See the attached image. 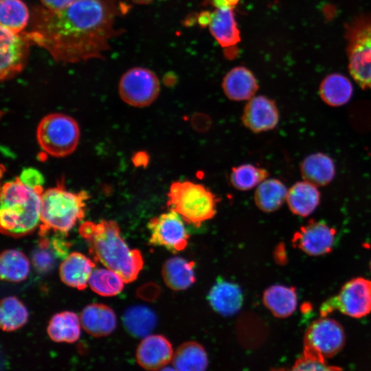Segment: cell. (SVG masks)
<instances>
[{"mask_svg": "<svg viewBox=\"0 0 371 371\" xmlns=\"http://www.w3.org/2000/svg\"><path fill=\"white\" fill-rule=\"evenodd\" d=\"M128 8L120 0H74L56 11L36 5L25 32L32 44L47 50L58 63L104 58L111 39L121 32L115 27L116 19Z\"/></svg>", "mask_w": 371, "mask_h": 371, "instance_id": "cell-1", "label": "cell"}, {"mask_svg": "<svg viewBox=\"0 0 371 371\" xmlns=\"http://www.w3.org/2000/svg\"><path fill=\"white\" fill-rule=\"evenodd\" d=\"M78 230L94 260L118 273L126 283L137 278L144 266L143 257L138 249L128 246L115 222L85 221Z\"/></svg>", "mask_w": 371, "mask_h": 371, "instance_id": "cell-2", "label": "cell"}, {"mask_svg": "<svg viewBox=\"0 0 371 371\" xmlns=\"http://www.w3.org/2000/svg\"><path fill=\"white\" fill-rule=\"evenodd\" d=\"M42 186L31 187L19 177L5 182L1 190L0 223L3 234L25 236L40 224Z\"/></svg>", "mask_w": 371, "mask_h": 371, "instance_id": "cell-3", "label": "cell"}, {"mask_svg": "<svg viewBox=\"0 0 371 371\" xmlns=\"http://www.w3.org/2000/svg\"><path fill=\"white\" fill-rule=\"evenodd\" d=\"M89 193L85 190L75 192L65 186L61 179L54 187L43 191L41 196L39 235L50 232L65 235L85 215Z\"/></svg>", "mask_w": 371, "mask_h": 371, "instance_id": "cell-4", "label": "cell"}, {"mask_svg": "<svg viewBox=\"0 0 371 371\" xmlns=\"http://www.w3.org/2000/svg\"><path fill=\"white\" fill-rule=\"evenodd\" d=\"M167 205L179 214L184 221L199 227L216 213L218 199L200 183L177 181L170 186Z\"/></svg>", "mask_w": 371, "mask_h": 371, "instance_id": "cell-5", "label": "cell"}, {"mask_svg": "<svg viewBox=\"0 0 371 371\" xmlns=\"http://www.w3.org/2000/svg\"><path fill=\"white\" fill-rule=\"evenodd\" d=\"M348 69L363 89L371 90V14H363L346 27Z\"/></svg>", "mask_w": 371, "mask_h": 371, "instance_id": "cell-6", "label": "cell"}, {"mask_svg": "<svg viewBox=\"0 0 371 371\" xmlns=\"http://www.w3.org/2000/svg\"><path fill=\"white\" fill-rule=\"evenodd\" d=\"M41 149L54 157H65L74 152L80 139V128L72 117L52 113L43 117L36 128Z\"/></svg>", "mask_w": 371, "mask_h": 371, "instance_id": "cell-7", "label": "cell"}, {"mask_svg": "<svg viewBox=\"0 0 371 371\" xmlns=\"http://www.w3.org/2000/svg\"><path fill=\"white\" fill-rule=\"evenodd\" d=\"M345 333L336 320L322 317L313 321L304 336L302 355L326 361L338 353L344 347Z\"/></svg>", "mask_w": 371, "mask_h": 371, "instance_id": "cell-8", "label": "cell"}, {"mask_svg": "<svg viewBox=\"0 0 371 371\" xmlns=\"http://www.w3.org/2000/svg\"><path fill=\"white\" fill-rule=\"evenodd\" d=\"M339 311L354 318H360L371 312V281L356 278L346 282L339 293L326 300L321 306L322 317Z\"/></svg>", "mask_w": 371, "mask_h": 371, "instance_id": "cell-9", "label": "cell"}, {"mask_svg": "<svg viewBox=\"0 0 371 371\" xmlns=\"http://www.w3.org/2000/svg\"><path fill=\"white\" fill-rule=\"evenodd\" d=\"M118 91L127 104L142 108L150 105L160 91L159 80L148 69L135 67L127 70L120 78Z\"/></svg>", "mask_w": 371, "mask_h": 371, "instance_id": "cell-10", "label": "cell"}, {"mask_svg": "<svg viewBox=\"0 0 371 371\" xmlns=\"http://www.w3.org/2000/svg\"><path fill=\"white\" fill-rule=\"evenodd\" d=\"M150 231V244L160 246L177 252L184 249L190 236L184 225L183 219L176 212L170 210L151 218L148 223Z\"/></svg>", "mask_w": 371, "mask_h": 371, "instance_id": "cell-11", "label": "cell"}, {"mask_svg": "<svg viewBox=\"0 0 371 371\" xmlns=\"http://www.w3.org/2000/svg\"><path fill=\"white\" fill-rule=\"evenodd\" d=\"M0 78L1 81L15 77L25 68L32 44L25 31L12 32L1 27Z\"/></svg>", "mask_w": 371, "mask_h": 371, "instance_id": "cell-12", "label": "cell"}, {"mask_svg": "<svg viewBox=\"0 0 371 371\" xmlns=\"http://www.w3.org/2000/svg\"><path fill=\"white\" fill-rule=\"evenodd\" d=\"M335 236L336 230L324 221L311 220L294 234L291 241L305 254L317 256L332 251Z\"/></svg>", "mask_w": 371, "mask_h": 371, "instance_id": "cell-13", "label": "cell"}, {"mask_svg": "<svg viewBox=\"0 0 371 371\" xmlns=\"http://www.w3.org/2000/svg\"><path fill=\"white\" fill-rule=\"evenodd\" d=\"M278 122L279 112L275 102L265 95L249 100L242 114L243 125L254 133L272 130Z\"/></svg>", "mask_w": 371, "mask_h": 371, "instance_id": "cell-14", "label": "cell"}, {"mask_svg": "<svg viewBox=\"0 0 371 371\" xmlns=\"http://www.w3.org/2000/svg\"><path fill=\"white\" fill-rule=\"evenodd\" d=\"M173 355L172 344L161 335H149L144 337L136 351L138 364L149 371L161 370L172 361Z\"/></svg>", "mask_w": 371, "mask_h": 371, "instance_id": "cell-15", "label": "cell"}, {"mask_svg": "<svg viewBox=\"0 0 371 371\" xmlns=\"http://www.w3.org/2000/svg\"><path fill=\"white\" fill-rule=\"evenodd\" d=\"M80 319L84 330L95 337L108 336L117 326L116 315L111 308L103 304H91L81 312Z\"/></svg>", "mask_w": 371, "mask_h": 371, "instance_id": "cell-16", "label": "cell"}, {"mask_svg": "<svg viewBox=\"0 0 371 371\" xmlns=\"http://www.w3.org/2000/svg\"><path fill=\"white\" fill-rule=\"evenodd\" d=\"M259 88L252 72L245 67H236L229 71L222 81V89L227 98L233 101L249 100Z\"/></svg>", "mask_w": 371, "mask_h": 371, "instance_id": "cell-17", "label": "cell"}, {"mask_svg": "<svg viewBox=\"0 0 371 371\" xmlns=\"http://www.w3.org/2000/svg\"><path fill=\"white\" fill-rule=\"evenodd\" d=\"M95 263L84 254L73 252L61 262L59 274L61 280L67 286L85 289L94 269Z\"/></svg>", "mask_w": 371, "mask_h": 371, "instance_id": "cell-18", "label": "cell"}, {"mask_svg": "<svg viewBox=\"0 0 371 371\" xmlns=\"http://www.w3.org/2000/svg\"><path fill=\"white\" fill-rule=\"evenodd\" d=\"M207 299L210 305L216 313L230 316L241 308L243 295L238 284L219 280L210 289Z\"/></svg>", "mask_w": 371, "mask_h": 371, "instance_id": "cell-19", "label": "cell"}, {"mask_svg": "<svg viewBox=\"0 0 371 371\" xmlns=\"http://www.w3.org/2000/svg\"><path fill=\"white\" fill-rule=\"evenodd\" d=\"M232 7L229 5H221L211 13L210 30L223 47H232L240 40Z\"/></svg>", "mask_w": 371, "mask_h": 371, "instance_id": "cell-20", "label": "cell"}, {"mask_svg": "<svg viewBox=\"0 0 371 371\" xmlns=\"http://www.w3.org/2000/svg\"><path fill=\"white\" fill-rule=\"evenodd\" d=\"M286 201L294 214L305 217L318 206L320 192L317 186L304 180L296 182L288 190Z\"/></svg>", "mask_w": 371, "mask_h": 371, "instance_id": "cell-21", "label": "cell"}, {"mask_svg": "<svg viewBox=\"0 0 371 371\" xmlns=\"http://www.w3.org/2000/svg\"><path fill=\"white\" fill-rule=\"evenodd\" d=\"M300 171L304 180L316 186L328 184L335 175V166L328 155L322 153L306 156L302 161Z\"/></svg>", "mask_w": 371, "mask_h": 371, "instance_id": "cell-22", "label": "cell"}, {"mask_svg": "<svg viewBox=\"0 0 371 371\" xmlns=\"http://www.w3.org/2000/svg\"><path fill=\"white\" fill-rule=\"evenodd\" d=\"M68 247L62 238L49 239L42 236L32 253V262L34 268L41 273L52 270L58 259L67 256Z\"/></svg>", "mask_w": 371, "mask_h": 371, "instance_id": "cell-23", "label": "cell"}, {"mask_svg": "<svg viewBox=\"0 0 371 371\" xmlns=\"http://www.w3.org/2000/svg\"><path fill=\"white\" fill-rule=\"evenodd\" d=\"M262 301L264 305L275 317L284 318L295 311L297 297L294 287L275 284L265 291Z\"/></svg>", "mask_w": 371, "mask_h": 371, "instance_id": "cell-24", "label": "cell"}, {"mask_svg": "<svg viewBox=\"0 0 371 371\" xmlns=\"http://www.w3.org/2000/svg\"><path fill=\"white\" fill-rule=\"evenodd\" d=\"M194 267V262L181 257L168 259L161 270L165 284L174 291L187 289L196 280Z\"/></svg>", "mask_w": 371, "mask_h": 371, "instance_id": "cell-25", "label": "cell"}, {"mask_svg": "<svg viewBox=\"0 0 371 371\" xmlns=\"http://www.w3.org/2000/svg\"><path fill=\"white\" fill-rule=\"evenodd\" d=\"M172 361L177 371H205L208 366L205 350L194 341L182 344L175 352Z\"/></svg>", "mask_w": 371, "mask_h": 371, "instance_id": "cell-26", "label": "cell"}, {"mask_svg": "<svg viewBox=\"0 0 371 371\" xmlns=\"http://www.w3.org/2000/svg\"><path fill=\"white\" fill-rule=\"evenodd\" d=\"M353 87L350 80L340 74L326 76L319 85V95L322 100L332 106H340L350 100Z\"/></svg>", "mask_w": 371, "mask_h": 371, "instance_id": "cell-27", "label": "cell"}, {"mask_svg": "<svg viewBox=\"0 0 371 371\" xmlns=\"http://www.w3.org/2000/svg\"><path fill=\"white\" fill-rule=\"evenodd\" d=\"M122 322L126 331L135 337H145L157 325L154 311L144 305L130 306L124 312Z\"/></svg>", "mask_w": 371, "mask_h": 371, "instance_id": "cell-28", "label": "cell"}, {"mask_svg": "<svg viewBox=\"0 0 371 371\" xmlns=\"http://www.w3.org/2000/svg\"><path fill=\"white\" fill-rule=\"evenodd\" d=\"M80 325V319L75 313L63 311L53 315L47 331L54 341L71 344L79 339Z\"/></svg>", "mask_w": 371, "mask_h": 371, "instance_id": "cell-29", "label": "cell"}, {"mask_svg": "<svg viewBox=\"0 0 371 371\" xmlns=\"http://www.w3.org/2000/svg\"><path fill=\"white\" fill-rule=\"evenodd\" d=\"M288 190L279 179H266L256 188L254 201L262 212H272L279 209L286 199Z\"/></svg>", "mask_w": 371, "mask_h": 371, "instance_id": "cell-30", "label": "cell"}, {"mask_svg": "<svg viewBox=\"0 0 371 371\" xmlns=\"http://www.w3.org/2000/svg\"><path fill=\"white\" fill-rule=\"evenodd\" d=\"M30 271L26 256L16 249H6L0 257V276L2 280L18 282L25 280Z\"/></svg>", "mask_w": 371, "mask_h": 371, "instance_id": "cell-31", "label": "cell"}, {"mask_svg": "<svg viewBox=\"0 0 371 371\" xmlns=\"http://www.w3.org/2000/svg\"><path fill=\"white\" fill-rule=\"evenodd\" d=\"M30 11L22 0H1V27L14 33L23 32L30 19Z\"/></svg>", "mask_w": 371, "mask_h": 371, "instance_id": "cell-32", "label": "cell"}, {"mask_svg": "<svg viewBox=\"0 0 371 371\" xmlns=\"http://www.w3.org/2000/svg\"><path fill=\"white\" fill-rule=\"evenodd\" d=\"M29 313L25 305L16 297L3 298L0 306V326L3 331L12 332L23 326Z\"/></svg>", "mask_w": 371, "mask_h": 371, "instance_id": "cell-33", "label": "cell"}, {"mask_svg": "<svg viewBox=\"0 0 371 371\" xmlns=\"http://www.w3.org/2000/svg\"><path fill=\"white\" fill-rule=\"evenodd\" d=\"M124 283V279L118 273L106 267L93 269L89 280L90 288L104 297L114 296L120 293Z\"/></svg>", "mask_w": 371, "mask_h": 371, "instance_id": "cell-34", "label": "cell"}, {"mask_svg": "<svg viewBox=\"0 0 371 371\" xmlns=\"http://www.w3.org/2000/svg\"><path fill=\"white\" fill-rule=\"evenodd\" d=\"M268 175L266 169L245 164L232 168L230 182L236 189L246 191L257 187Z\"/></svg>", "mask_w": 371, "mask_h": 371, "instance_id": "cell-35", "label": "cell"}, {"mask_svg": "<svg viewBox=\"0 0 371 371\" xmlns=\"http://www.w3.org/2000/svg\"><path fill=\"white\" fill-rule=\"evenodd\" d=\"M286 371H342L337 366L328 365L326 361L302 355L292 368Z\"/></svg>", "mask_w": 371, "mask_h": 371, "instance_id": "cell-36", "label": "cell"}, {"mask_svg": "<svg viewBox=\"0 0 371 371\" xmlns=\"http://www.w3.org/2000/svg\"><path fill=\"white\" fill-rule=\"evenodd\" d=\"M19 178L25 184L31 187L42 186L44 181L42 175L34 168L24 170Z\"/></svg>", "mask_w": 371, "mask_h": 371, "instance_id": "cell-37", "label": "cell"}, {"mask_svg": "<svg viewBox=\"0 0 371 371\" xmlns=\"http://www.w3.org/2000/svg\"><path fill=\"white\" fill-rule=\"evenodd\" d=\"M74 0H41L43 5L51 10H60L69 5Z\"/></svg>", "mask_w": 371, "mask_h": 371, "instance_id": "cell-38", "label": "cell"}, {"mask_svg": "<svg viewBox=\"0 0 371 371\" xmlns=\"http://www.w3.org/2000/svg\"><path fill=\"white\" fill-rule=\"evenodd\" d=\"M137 4L146 5L151 3L153 0H132Z\"/></svg>", "mask_w": 371, "mask_h": 371, "instance_id": "cell-39", "label": "cell"}, {"mask_svg": "<svg viewBox=\"0 0 371 371\" xmlns=\"http://www.w3.org/2000/svg\"><path fill=\"white\" fill-rule=\"evenodd\" d=\"M160 371H177L175 368H171V367H164V368H162L161 370H160Z\"/></svg>", "mask_w": 371, "mask_h": 371, "instance_id": "cell-40", "label": "cell"}, {"mask_svg": "<svg viewBox=\"0 0 371 371\" xmlns=\"http://www.w3.org/2000/svg\"><path fill=\"white\" fill-rule=\"evenodd\" d=\"M275 371H286L285 370H275Z\"/></svg>", "mask_w": 371, "mask_h": 371, "instance_id": "cell-41", "label": "cell"}, {"mask_svg": "<svg viewBox=\"0 0 371 371\" xmlns=\"http://www.w3.org/2000/svg\"><path fill=\"white\" fill-rule=\"evenodd\" d=\"M370 270H371V262H370Z\"/></svg>", "mask_w": 371, "mask_h": 371, "instance_id": "cell-42", "label": "cell"}]
</instances>
